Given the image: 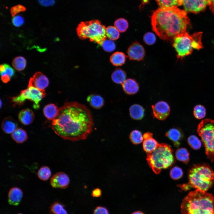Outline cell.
Wrapping results in <instances>:
<instances>
[{
  "mask_svg": "<svg viewBox=\"0 0 214 214\" xmlns=\"http://www.w3.org/2000/svg\"><path fill=\"white\" fill-rule=\"evenodd\" d=\"M93 214H109V213L106 207L99 206L95 209Z\"/></svg>",
  "mask_w": 214,
  "mask_h": 214,
  "instance_id": "obj_43",
  "label": "cell"
},
{
  "mask_svg": "<svg viewBox=\"0 0 214 214\" xmlns=\"http://www.w3.org/2000/svg\"><path fill=\"white\" fill-rule=\"evenodd\" d=\"M158 142L152 137L144 140L143 147L144 150L147 153L152 152L158 147Z\"/></svg>",
  "mask_w": 214,
  "mask_h": 214,
  "instance_id": "obj_25",
  "label": "cell"
},
{
  "mask_svg": "<svg viewBox=\"0 0 214 214\" xmlns=\"http://www.w3.org/2000/svg\"><path fill=\"white\" fill-rule=\"evenodd\" d=\"M152 108L154 117L161 120L166 119L170 112L169 104L164 101L157 102L155 105H152Z\"/></svg>",
  "mask_w": 214,
  "mask_h": 214,
  "instance_id": "obj_11",
  "label": "cell"
},
{
  "mask_svg": "<svg viewBox=\"0 0 214 214\" xmlns=\"http://www.w3.org/2000/svg\"><path fill=\"white\" fill-rule=\"evenodd\" d=\"M45 90H40L33 87H28L27 89L21 91L20 94L12 98L14 105H21L27 100L33 102V107L37 109L39 107V103L45 96Z\"/></svg>",
  "mask_w": 214,
  "mask_h": 214,
  "instance_id": "obj_9",
  "label": "cell"
},
{
  "mask_svg": "<svg viewBox=\"0 0 214 214\" xmlns=\"http://www.w3.org/2000/svg\"><path fill=\"white\" fill-rule=\"evenodd\" d=\"M24 21L23 17L21 15H15L12 18V22L15 26L19 27L21 26L24 23Z\"/></svg>",
  "mask_w": 214,
  "mask_h": 214,
  "instance_id": "obj_41",
  "label": "cell"
},
{
  "mask_svg": "<svg viewBox=\"0 0 214 214\" xmlns=\"http://www.w3.org/2000/svg\"><path fill=\"white\" fill-rule=\"evenodd\" d=\"M26 10V7L21 4H18L12 7L10 9V12L12 17L21 12L25 11Z\"/></svg>",
  "mask_w": 214,
  "mask_h": 214,
  "instance_id": "obj_40",
  "label": "cell"
},
{
  "mask_svg": "<svg viewBox=\"0 0 214 214\" xmlns=\"http://www.w3.org/2000/svg\"><path fill=\"white\" fill-rule=\"evenodd\" d=\"M126 77L125 72L120 68L116 69L111 75V79L114 83L121 84L126 80Z\"/></svg>",
  "mask_w": 214,
  "mask_h": 214,
  "instance_id": "obj_26",
  "label": "cell"
},
{
  "mask_svg": "<svg viewBox=\"0 0 214 214\" xmlns=\"http://www.w3.org/2000/svg\"><path fill=\"white\" fill-rule=\"evenodd\" d=\"M49 84L47 77L42 73H36L29 81L28 87H33L40 90L44 91Z\"/></svg>",
  "mask_w": 214,
  "mask_h": 214,
  "instance_id": "obj_12",
  "label": "cell"
},
{
  "mask_svg": "<svg viewBox=\"0 0 214 214\" xmlns=\"http://www.w3.org/2000/svg\"><path fill=\"white\" fill-rule=\"evenodd\" d=\"M129 138L131 142L134 144H139L144 141L143 135L139 130H135L130 133Z\"/></svg>",
  "mask_w": 214,
  "mask_h": 214,
  "instance_id": "obj_32",
  "label": "cell"
},
{
  "mask_svg": "<svg viewBox=\"0 0 214 214\" xmlns=\"http://www.w3.org/2000/svg\"><path fill=\"white\" fill-rule=\"evenodd\" d=\"M5 70V67L4 64H1L0 66V71L1 72H4Z\"/></svg>",
  "mask_w": 214,
  "mask_h": 214,
  "instance_id": "obj_49",
  "label": "cell"
},
{
  "mask_svg": "<svg viewBox=\"0 0 214 214\" xmlns=\"http://www.w3.org/2000/svg\"><path fill=\"white\" fill-rule=\"evenodd\" d=\"M188 182L179 185L182 190H186L190 188L206 192L212 186L214 182V172L206 164L193 166L188 174Z\"/></svg>",
  "mask_w": 214,
  "mask_h": 214,
  "instance_id": "obj_4",
  "label": "cell"
},
{
  "mask_svg": "<svg viewBox=\"0 0 214 214\" xmlns=\"http://www.w3.org/2000/svg\"><path fill=\"white\" fill-rule=\"evenodd\" d=\"M26 59L22 56H19L15 58L12 63L13 67L18 71L23 70L26 67Z\"/></svg>",
  "mask_w": 214,
  "mask_h": 214,
  "instance_id": "obj_30",
  "label": "cell"
},
{
  "mask_svg": "<svg viewBox=\"0 0 214 214\" xmlns=\"http://www.w3.org/2000/svg\"><path fill=\"white\" fill-rule=\"evenodd\" d=\"M160 7H178L182 4V0H155Z\"/></svg>",
  "mask_w": 214,
  "mask_h": 214,
  "instance_id": "obj_29",
  "label": "cell"
},
{
  "mask_svg": "<svg viewBox=\"0 0 214 214\" xmlns=\"http://www.w3.org/2000/svg\"><path fill=\"white\" fill-rule=\"evenodd\" d=\"M202 32H199L190 35L186 32L175 37L172 42V46L177 53V58L182 59L191 54L193 49L202 48Z\"/></svg>",
  "mask_w": 214,
  "mask_h": 214,
  "instance_id": "obj_6",
  "label": "cell"
},
{
  "mask_svg": "<svg viewBox=\"0 0 214 214\" xmlns=\"http://www.w3.org/2000/svg\"><path fill=\"white\" fill-rule=\"evenodd\" d=\"M18 123L10 117H6L3 120L1 127L3 131L6 133H12L17 128Z\"/></svg>",
  "mask_w": 214,
  "mask_h": 214,
  "instance_id": "obj_18",
  "label": "cell"
},
{
  "mask_svg": "<svg viewBox=\"0 0 214 214\" xmlns=\"http://www.w3.org/2000/svg\"><path fill=\"white\" fill-rule=\"evenodd\" d=\"M151 137H152V134L150 132H146L144 133L143 135L144 140L147 139Z\"/></svg>",
  "mask_w": 214,
  "mask_h": 214,
  "instance_id": "obj_48",
  "label": "cell"
},
{
  "mask_svg": "<svg viewBox=\"0 0 214 214\" xmlns=\"http://www.w3.org/2000/svg\"><path fill=\"white\" fill-rule=\"evenodd\" d=\"M175 156L178 160L185 163H187L189 161V153L187 149L184 148L177 149Z\"/></svg>",
  "mask_w": 214,
  "mask_h": 214,
  "instance_id": "obj_27",
  "label": "cell"
},
{
  "mask_svg": "<svg viewBox=\"0 0 214 214\" xmlns=\"http://www.w3.org/2000/svg\"><path fill=\"white\" fill-rule=\"evenodd\" d=\"M149 0H141V5H144L147 3Z\"/></svg>",
  "mask_w": 214,
  "mask_h": 214,
  "instance_id": "obj_51",
  "label": "cell"
},
{
  "mask_svg": "<svg viewBox=\"0 0 214 214\" xmlns=\"http://www.w3.org/2000/svg\"><path fill=\"white\" fill-rule=\"evenodd\" d=\"M51 175V171L50 169L46 166L41 167L37 172V176L39 178L43 181L48 180Z\"/></svg>",
  "mask_w": 214,
  "mask_h": 214,
  "instance_id": "obj_33",
  "label": "cell"
},
{
  "mask_svg": "<svg viewBox=\"0 0 214 214\" xmlns=\"http://www.w3.org/2000/svg\"><path fill=\"white\" fill-rule=\"evenodd\" d=\"M114 26L119 32H125L128 27V21L123 18H120L116 20L114 23Z\"/></svg>",
  "mask_w": 214,
  "mask_h": 214,
  "instance_id": "obj_34",
  "label": "cell"
},
{
  "mask_svg": "<svg viewBox=\"0 0 214 214\" xmlns=\"http://www.w3.org/2000/svg\"><path fill=\"white\" fill-rule=\"evenodd\" d=\"M126 56L121 52H116L111 56L110 60L111 64L116 66H120L125 64Z\"/></svg>",
  "mask_w": 214,
  "mask_h": 214,
  "instance_id": "obj_23",
  "label": "cell"
},
{
  "mask_svg": "<svg viewBox=\"0 0 214 214\" xmlns=\"http://www.w3.org/2000/svg\"><path fill=\"white\" fill-rule=\"evenodd\" d=\"M101 45L103 50L108 52L113 51L116 48L115 43L110 40L106 39L103 41Z\"/></svg>",
  "mask_w": 214,
  "mask_h": 214,
  "instance_id": "obj_37",
  "label": "cell"
},
{
  "mask_svg": "<svg viewBox=\"0 0 214 214\" xmlns=\"http://www.w3.org/2000/svg\"><path fill=\"white\" fill-rule=\"evenodd\" d=\"M180 208L182 214H214V196L196 189L183 199Z\"/></svg>",
  "mask_w": 214,
  "mask_h": 214,
  "instance_id": "obj_3",
  "label": "cell"
},
{
  "mask_svg": "<svg viewBox=\"0 0 214 214\" xmlns=\"http://www.w3.org/2000/svg\"><path fill=\"white\" fill-rule=\"evenodd\" d=\"M209 4V0H182V5L187 12L197 13L204 10Z\"/></svg>",
  "mask_w": 214,
  "mask_h": 214,
  "instance_id": "obj_10",
  "label": "cell"
},
{
  "mask_svg": "<svg viewBox=\"0 0 214 214\" xmlns=\"http://www.w3.org/2000/svg\"><path fill=\"white\" fill-rule=\"evenodd\" d=\"M143 40L146 44L152 45L154 44L156 41V37L155 34L151 32L146 33L143 37Z\"/></svg>",
  "mask_w": 214,
  "mask_h": 214,
  "instance_id": "obj_39",
  "label": "cell"
},
{
  "mask_svg": "<svg viewBox=\"0 0 214 214\" xmlns=\"http://www.w3.org/2000/svg\"><path fill=\"white\" fill-rule=\"evenodd\" d=\"M4 64L5 67V70L4 72H1V75L2 76L4 74H7L9 75L11 78L15 74V71L8 64Z\"/></svg>",
  "mask_w": 214,
  "mask_h": 214,
  "instance_id": "obj_42",
  "label": "cell"
},
{
  "mask_svg": "<svg viewBox=\"0 0 214 214\" xmlns=\"http://www.w3.org/2000/svg\"><path fill=\"white\" fill-rule=\"evenodd\" d=\"M86 100L89 105L94 108H100L104 104L103 98L99 95L91 94L87 97Z\"/></svg>",
  "mask_w": 214,
  "mask_h": 214,
  "instance_id": "obj_20",
  "label": "cell"
},
{
  "mask_svg": "<svg viewBox=\"0 0 214 214\" xmlns=\"http://www.w3.org/2000/svg\"><path fill=\"white\" fill-rule=\"evenodd\" d=\"M208 5L210 10L214 14V0H209Z\"/></svg>",
  "mask_w": 214,
  "mask_h": 214,
  "instance_id": "obj_47",
  "label": "cell"
},
{
  "mask_svg": "<svg viewBox=\"0 0 214 214\" xmlns=\"http://www.w3.org/2000/svg\"><path fill=\"white\" fill-rule=\"evenodd\" d=\"M127 53L130 60L139 61L144 58L145 51L143 46L136 41L128 48Z\"/></svg>",
  "mask_w": 214,
  "mask_h": 214,
  "instance_id": "obj_14",
  "label": "cell"
},
{
  "mask_svg": "<svg viewBox=\"0 0 214 214\" xmlns=\"http://www.w3.org/2000/svg\"><path fill=\"white\" fill-rule=\"evenodd\" d=\"M188 142L190 147L194 150L199 149L201 146V141L196 136L194 135H191L188 137Z\"/></svg>",
  "mask_w": 214,
  "mask_h": 214,
  "instance_id": "obj_36",
  "label": "cell"
},
{
  "mask_svg": "<svg viewBox=\"0 0 214 214\" xmlns=\"http://www.w3.org/2000/svg\"><path fill=\"white\" fill-rule=\"evenodd\" d=\"M147 160L150 167L156 174L163 169L171 166L174 162L173 151L169 145L159 144L154 151L147 154Z\"/></svg>",
  "mask_w": 214,
  "mask_h": 214,
  "instance_id": "obj_5",
  "label": "cell"
},
{
  "mask_svg": "<svg viewBox=\"0 0 214 214\" xmlns=\"http://www.w3.org/2000/svg\"><path fill=\"white\" fill-rule=\"evenodd\" d=\"M183 174V171L181 168L178 166H175L172 168L170 172L171 177L174 180L180 178Z\"/></svg>",
  "mask_w": 214,
  "mask_h": 214,
  "instance_id": "obj_38",
  "label": "cell"
},
{
  "mask_svg": "<svg viewBox=\"0 0 214 214\" xmlns=\"http://www.w3.org/2000/svg\"><path fill=\"white\" fill-rule=\"evenodd\" d=\"M70 181L69 177L67 174L59 172L52 176L51 179L50 184L54 188L64 189L68 186Z\"/></svg>",
  "mask_w": 214,
  "mask_h": 214,
  "instance_id": "obj_13",
  "label": "cell"
},
{
  "mask_svg": "<svg viewBox=\"0 0 214 214\" xmlns=\"http://www.w3.org/2000/svg\"><path fill=\"white\" fill-rule=\"evenodd\" d=\"M18 118L20 122L22 124L28 125L33 122L34 118V114L32 110L29 109H25L20 112Z\"/></svg>",
  "mask_w": 214,
  "mask_h": 214,
  "instance_id": "obj_17",
  "label": "cell"
},
{
  "mask_svg": "<svg viewBox=\"0 0 214 214\" xmlns=\"http://www.w3.org/2000/svg\"><path fill=\"white\" fill-rule=\"evenodd\" d=\"M39 3L44 7H49L54 5L55 4L54 0H38Z\"/></svg>",
  "mask_w": 214,
  "mask_h": 214,
  "instance_id": "obj_44",
  "label": "cell"
},
{
  "mask_svg": "<svg viewBox=\"0 0 214 214\" xmlns=\"http://www.w3.org/2000/svg\"><path fill=\"white\" fill-rule=\"evenodd\" d=\"M197 132L201 137L208 158L214 161V120H203L199 124Z\"/></svg>",
  "mask_w": 214,
  "mask_h": 214,
  "instance_id": "obj_8",
  "label": "cell"
},
{
  "mask_svg": "<svg viewBox=\"0 0 214 214\" xmlns=\"http://www.w3.org/2000/svg\"><path fill=\"white\" fill-rule=\"evenodd\" d=\"M106 28L97 20L81 22L76 31L78 37L81 40L89 39L91 42L102 45L106 39Z\"/></svg>",
  "mask_w": 214,
  "mask_h": 214,
  "instance_id": "obj_7",
  "label": "cell"
},
{
  "mask_svg": "<svg viewBox=\"0 0 214 214\" xmlns=\"http://www.w3.org/2000/svg\"><path fill=\"white\" fill-rule=\"evenodd\" d=\"M166 136L172 141L174 144L177 147L180 145V141L182 137L181 131L175 128L170 129L166 132Z\"/></svg>",
  "mask_w": 214,
  "mask_h": 214,
  "instance_id": "obj_22",
  "label": "cell"
},
{
  "mask_svg": "<svg viewBox=\"0 0 214 214\" xmlns=\"http://www.w3.org/2000/svg\"><path fill=\"white\" fill-rule=\"evenodd\" d=\"M18 214H22V213H18Z\"/></svg>",
  "mask_w": 214,
  "mask_h": 214,
  "instance_id": "obj_52",
  "label": "cell"
},
{
  "mask_svg": "<svg viewBox=\"0 0 214 214\" xmlns=\"http://www.w3.org/2000/svg\"><path fill=\"white\" fill-rule=\"evenodd\" d=\"M94 122L91 112L86 106L72 102L65 103L59 108L52 128L65 140L76 141L86 139L92 132Z\"/></svg>",
  "mask_w": 214,
  "mask_h": 214,
  "instance_id": "obj_1",
  "label": "cell"
},
{
  "mask_svg": "<svg viewBox=\"0 0 214 214\" xmlns=\"http://www.w3.org/2000/svg\"><path fill=\"white\" fill-rule=\"evenodd\" d=\"M102 192L99 188H96L92 191L91 195L93 197H98L101 196Z\"/></svg>",
  "mask_w": 214,
  "mask_h": 214,
  "instance_id": "obj_45",
  "label": "cell"
},
{
  "mask_svg": "<svg viewBox=\"0 0 214 214\" xmlns=\"http://www.w3.org/2000/svg\"><path fill=\"white\" fill-rule=\"evenodd\" d=\"M193 113L196 119H202L206 115V109L202 105H197L194 108Z\"/></svg>",
  "mask_w": 214,
  "mask_h": 214,
  "instance_id": "obj_35",
  "label": "cell"
},
{
  "mask_svg": "<svg viewBox=\"0 0 214 214\" xmlns=\"http://www.w3.org/2000/svg\"><path fill=\"white\" fill-rule=\"evenodd\" d=\"M10 77L7 75L4 74L1 76V79L4 83H7L10 81L11 79Z\"/></svg>",
  "mask_w": 214,
  "mask_h": 214,
  "instance_id": "obj_46",
  "label": "cell"
},
{
  "mask_svg": "<svg viewBox=\"0 0 214 214\" xmlns=\"http://www.w3.org/2000/svg\"><path fill=\"white\" fill-rule=\"evenodd\" d=\"M23 196L22 191L18 187L11 188L8 194V201L9 204L15 206L18 205Z\"/></svg>",
  "mask_w": 214,
  "mask_h": 214,
  "instance_id": "obj_15",
  "label": "cell"
},
{
  "mask_svg": "<svg viewBox=\"0 0 214 214\" xmlns=\"http://www.w3.org/2000/svg\"><path fill=\"white\" fill-rule=\"evenodd\" d=\"M121 85L125 92L129 95L134 94L139 90V84L133 79L128 78L126 79Z\"/></svg>",
  "mask_w": 214,
  "mask_h": 214,
  "instance_id": "obj_16",
  "label": "cell"
},
{
  "mask_svg": "<svg viewBox=\"0 0 214 214\" xmlns=\"http://www.w3.org/2000/svg\"><path fill=\"white\" fill-rule=\"evenodd\" d=\"M129 113L133 119L139 120L142 119L144 115V109L141 105L134 104L129 108Z\"/></svg>",
  "mask_w": 214,
  "mask_h": 214,
  "instance_id": "obj_19",
  "label": "cell"
},
{
  "mask_svg": "<svg viewBox=\"0 0 214 214\" xmlns=\"http://www.w3.org/2000/svg\"><path fill=\"white\" fill-rule=\"evenodd\" d=\"M11 137L13 140L18 143H22L27 139L26 131L21 128H17L12 133Z\"/></svg>",
  "mask_w": 214,
  "mask_h": 214,
  "instance_id": "obj_24",
  "label": "cell"
},
{
  "mask_svg": "<svg viewBox=\"0 0 214 214\" xmlns=\"http://www.w3.org/2000/svg\"><path fill=\"white\" fill-rule=\"evenodd\" d=\"M59 109L55 104L53 103L48 104L43 108V112L45 117L48 119L53 120L58 115Z\"/></svg>",
  "mask_w": 214,
  "mask_h": 214,
  "instance_id": "obj_21",
  "label": "cell"
},
{
  "mask_svg": "<svg viewBox=\"0 0 214 214\" xmlns=\"http://www.w3.org/2000/svg\"><path fill=\"white\" fill-rule=\"evenodd\" d=\"M106 35L109 40H115L119 37V32L114 26H109L106 28Z\"/></svg>",
  "mask_w": 214,
  "mask_h": 214,
  "instance_id": "obj_31",
  "label": "cell"
},
{
  "mask_svg": "<svg viewBox=\"0 0 214 214\" xmlns=\"http://www.w3.org/2000/svg\"><path fill=\"white\" fill-rule=\"evenodd\" d=\"M151 23L160 38L172 42L175 37L186 32L190 21L186 12L177 7H160L153 13Z\"/></svg>",
  "mask_w": 214,
  "mask_h": 214,
  "instance_id": "obj_2",
  "label": "cell"
},
{
  "mask_svg": "<svg viewBox=\"0 0 214 214\" xmlns=\"http://www.w3.org/2000/svg\"><path fill=\"white\" fill-rule=\"evenodd\" d=\"M132 214H144L143 212L141 211H135L132 213Z\"/></svg>",
  "mask_w": 214,
  "mask_h": 214,
  "instance_id": "obj_50",
  "label": "cell"
},
{
  "mask_svg": "<svg viewBox=\"0 0 214 214\" xmlns=\"http://www.w3.org/2000/svg\"><path fill=\"white\" fill-rule=\"evenodd\" d=\"M50 213L51 214H68L64 205L59 202H55L50 207Z\"/></svg>",
  "mask_w": 214,
  "mask_h": 214,
  "instance_id": "obj_28",
  "label": "cell"
}]
</instances>
